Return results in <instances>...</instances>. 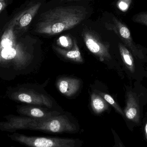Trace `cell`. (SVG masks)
Masks as SVG:
<instances>
[{
  "label": "cell",
  "instance_id": "cell-8",
  "mask_svg": "<svg viewBox=\"0 0 147 147\" xmlns=\"http://www.w3.org/2000/svg\"><path fill=\"white\" fill-rule=\"evenodd\" d=\"M11 97L13 100L28 104L52 107V102L47 96L30 90L16 92L12 93Z\"/></svg>",
  "mask_w": 147,
  "mask_h": 147
},
{
  "label": "cell",
  "instance_id": "cell-17",
  "mask_svg": "<svg viewBox=\"0 0 147 147\" xmlns=\"http://www.w3.org/2000/svg\"><path fill=\"white\" fill-rule=\"evenodd\" d=\"M133 22L147 26V12H142L136 14L132 18Z\"/></svg>",
  "mask_w": 147,
  "mask_h": 147
},
{
  "label": "cell",
  "instance_id": "cell-7",
  "mask_svg": "<svg viewBox=\"0 0 147 147\" xmlns=\"http://www.w3.org/2000/svg\"><path fill=\"white\" fill-rule=\"evenodd\" d=\"M82 36L87 49L98 57L100 61L103 62L111 59L110 46L108 43L102 41L96 34L89 30L84 31Z\"/></svg>",
  "mask_w": 147,
  "mask_h": 147
},
{
  "label": "cell",
  "instance_id": "cell-22",
  "mask_svg": "<svg viewBox=\"0 0 147 147\" xmlns=\"http://www.w3.org/2000/svg\"><path fill=\"white\" fill-rule=\"evenodd\" d=\"M63 1H78V0H63Z\"/></svg>",
  "mask_w": 147,
  "mask_h": 147
},
{
  "label": "cell",
  "instance_id": "cell-18",
  "mask_svg": "<svg viewBox=\"0 0 147 147\" xmlns=\"http://www.w3.org/2000/svg\"><path fill=\"white\" fill-rule=\"evenodd\" d=\"M114 141V145L113 147H126L123 144L120 136L114 129H111Z\"/></svg>",
  "mask_w": 147,
  "mask_h": 147
},
{
  "label": "cell",
  "instance_id": "cell-19",
  "mask_svg": "<svg viewBox=\"0 0 147 147\" xmlns=\"http://www.w3.org/2000/svg\"><path fill=\"white\" fill-rule=\"evenodd\" d=\"M131 0H119L117 3V7L121 10L125 11L128 9Z\"/></svg>",
  "mask_w": 147,
  "mask_h": 147
},
{
  "label": "cell",
  "instance_id": "cell-16",
  "mask_svg": "<svg viewBox=\"0 0 147 147\" xmlns=\"http://www.w3.org/2000/svg\"><path fill=\"white\" fill-rule=\"evenodd\" d=\"M57 43L58 45L65 50H70L73 47V40L69 35H63L59 37Z\"/></svg>",
  "mask_w": 147,
  "mask_h": 147
},
{
  "label": "cell",
  "instance_id": "cell-3",
  "mask_svg": "<svg viewBox=\"0 0 147 147\" xmlns=\"http://www.w3.org/2000/svg\"><path fill=\"white\" fill-rule=\"evenodd\" d=\"M27 129L51 134H75L80 129L79 124L69 117L59 115L44 120L33 118Z\"/></svg>",
  "mask_w": 147,
  "mask_h": 147
},
{
  "label": "cell",
  "instance_id": "cell-4",
  "mask_svg": "<svg viewBox=\"0 0 147 147\" xmlns=\"http://www.w3.org/2000/svg\"><path fill=\"white\" fill-rule=\"evenodd\" d=\"M8 136L13 141L28 147H81L84 145V142L79 139L28 136L16 132Z\"/></svg>",
  "mask_w": 147,
  "mask_h": 147
},
{
  "label": "cell",
  "instance_id": "cell-12",
  "mask_svg": "<svg viewBox=\"0 0 147 147\" xmlns=\"http://www.w3.org/2000/svg\"><path fill=\"white\" fill-rule=\"evenodd\" d=\"M41 4L42 3L40 2L35 3L20 14L19 20L16 24L18 26L19 30H24L28 27L38 13Z\"/></svg>",
  "mask_w": 147,
  "mask_h": 147
},
{
  "label": "cell",
  "instance_id": "cell-2",
  "mask_svg": "<svg viewBox=\"0 0 147 147\" xmlns=\"http://www.w3.org/2000/svg\"><path fill=\"white\" fill-rule=\"evenodd\" d=\"M19 17L20 15L9 24L0 41V65L12 66L16 70L24 69L32 58L26 47L17 38L15 27Z\"/></svg>",
  "mask_w": 147,
  "mask_h": 147
},
{
  "label": "cell",
  "instance_id": "cell-1",
  "mask_svg": "<svg viewBox=\"0 0 147 147\" xmlns=\"http://www.w3.org/2000/svg\"><path fill=\"white\" fill-rule=\"evenodd\" d=\"M86 14L84 8L79 6L54 8L41 15L35 32L48 35L58 34L78 25L85 19Z\"/></svg>",
  "mask_w": 147,
  "mask_h": 147
},
{
  "label": "cell",
  "instance_id": "cell-10",
  "mask_svg": "<svg viewBox=\"0 0 147 147\" xmlns=\"http://www.w3.org/2000/svg\"><path fill=\"white\" fill-rule=\"evenodd\" d=\"M81 81L79 79L71 78H62L57 83V88L65 96L71 97L78 92Z\"/></svg>",
  "mask_w": 147,
  "mask_h": 147
},
{
  "label": "cell",
  "instance_id": "cell-14",
  "mask_svg": "<svg viewBox=\"0 0 147 147\" xmlns=\"http://www.w3.org/2000/svg\"><path fill=\"white\" fill-rule=\"evenodd\" d=\"M91 106L94 113L100 115L109 110L108 103L98 94L93 92L91 96Z\"/></svg>",
  "mask_w": 147,
  "mask_h": 147
},
{
  "label": "cell",
  "instance_id": "cell-23",
  "mask_svg": "<svg viewBox=\"0 0 147 147\" xmlns=\"http://www.w3.org/2000/svg\"><path fill=\"white\" fill-rule=\"evenodd\" d=\"M4 1V0H0V1Z\"/></svg>",
  "mask_w": 147,
  "mask_h": 147
},
{
  "label": "cell",
  "instance_id": "cell-20",
  "mask_svg": "<svg viewBox=\"0 0 147 147\" xmlns=\"http://www.w3.org/2000/svg\"><path fill=\"white\" fill-rule=\"evenodd\" d=\"M143 131L144 138L147 142V116L145 119V123L143 125Z\"/></svg>",
  "mask_w": 147,
  "mask_h": 147
},
{
  "label": "cell",
  "instance_id": "cell-15",
  "mask_svg": "<svg viewBox=\"0 0 147 147\" xmlns=\"http://www.w3.org/2000/svg\"><path fill=\"white\" fill-rule=\"evenodd\" d=\"M98 94L100 95L109 104L111 105L117 113H119L123 117V118H124V113H123V110L111 95L107 93L100 92H98Z\"/></svg>",
  "mask_w": 147,
  "mask_h": 147
},
{
  "label": "cell",
  "instance_id": "cell-21",
  "mask_svg": "<svg viewBox=\"0 0 147 147\" xmlns=\"http://www.w3.org/2000/svg\"><path fill=\"white\" fill-rule=\"evenodd\" d=\"M6 5V3L4 1H0V13L4 8Z\"/></svg>",
  "mask_w": 147,
  "mask_h": 147
},
{
  "label": "cell",
  "instance_id": "cell-6",
  "mask_svg": "<svg viewBox=\"0 0 147 147\" xmlns=\"http://www.w3.org/2000/svg\"><path fill=\"white\" fill-rule=\"evenodd\" d=\"M123 111V118L129 130L133 131L134 127L141 124L142 105L140 96L131 89L126 92V105Z\"/></svg>",
  "mask_w": 147,
  "mask_h": 147
},
{
  "label": "cell",
  "instance_id": "cell-5",
  "mask_svg": "<svg viewBox=\"0 0 147 147\" xmlns=\"http://www.w3.org/2000/svg\"><path fill=\"white\" fill-rule=\"evenodd\" d=\"M112 22L107 25L108 29L114 31L117 34L136 59L141 62H147V49L145 50V47L136 44L127 26L115 17H113Z\"/></svg>",
  "mask_w": 147,
  "mask_h": 147
},
{
  "label": "cell",
  "instance_id": "cell-13",
  "mask_svg": "<svg viewBox=\"0 0 147 147\" xmlns=\"http://www.w3.org/2000/svg\"><path fill=\"white\" fill-rule=\"evenodd\" d=\"M73 47L70 50H65L54 46L53 47L59 54L66 59L76 63H83L84 60L76 40L73 39Z\"/></svg>",
  "mask_w": 147,
  "mask_h": 147
},
{
  "label": "cell",
  "instance_id": "cell-9",
  "mask_svg": "<svg viewBox=\"0 0 147 147\" xmlns=\"http://www.w3.org/2000/svg\"><path fill=\"white\" fill-rule=\"evenodd\" d=\"M18 112L28 117L38 120H44L60 115L58 111H50L42 108L27 106L20 107L18 109Z\"/></svg>",
  "mask_w": 147,
  "mask_h": 147
},
{
  "label": "cell",
  "instance_id": "cell-11",
  "mask_svg": "<svg viewBox=\"0 0 147 147\" xmlns=\"http://www.w3.org/2000/svg\"><path fill=\"white\" fill-rule=\"evenodd\" d=\"M120 55L122 60L124 64V66L128 71L129 73L131 74L134 78H137L138 74V68H137L136 61V59L128 48L122 43L118 44Z\"/></svg>",
  "mask_w": 147,
  "mask_h": 147
},
{
  "label": "cell",
  "instance_id": "cell-24",
  "mask_svg": "<svg viewBox=\"0 0 147 147\" xmlns=\"http://www.w3.org/2000/svg\"></svg>",
  "mask_w": 147,
  "mask_h": 147
}]
</instances>
